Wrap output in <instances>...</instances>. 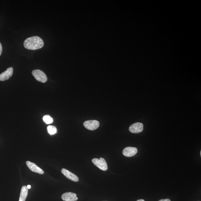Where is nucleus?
<instances>
[{"label": "nucleus", "instance_id": "obj_1", "mask_svg": "<svg viewBox=\"0 0 201 201\" xmlns=\"http://www.w3.org/2000/svg\"><path fill=\"white\" fill-rule=\"evenodd\" d=\"M44 45L43 40L38 36L29 37L25 40L24 43L25 48L30 50L40 49L43 48Z\"/></svg>", "mask_w": 201, "mask_h": 201}, {"label": "nucleus", "instance_id": "obj_2", "mask_svg": "<svg viewBox=\"0 0 201 201\" xmlns=\"http://www.w3.org/2000/svg\"><path fill=\"white\" fill-rule=\"evenodd\" d=\"M32 74L39 82L45 83L48 81L46 74L40 70H35L32 71Z\"/></svg>", "mask_w": 201, "mask_h": 201}, {"label": "nucleus", "instance_id": "obj_3", "mask_svg": "<svg viewBox=\"0 0 201 201\" xmlns=\"http://www.w3.org/2000/svg\"><path fill=\"white\" fill-rule=\"evenodd\" d=\"M92 161L94 164L100 170L105 171L108 169L107 165L104 159L100 158L99 160L97 158H94Z\"/></svg>", "mask_w": 201, "mask_h": 201}, {"label": "nucleus", "instance_id": "obj_4", "mask_svg": "<svg viewBox=\"0 0 201 201\" xmlns=\"http://www.w3.org/2000/svg\"><path fill=\"white\" fill-rule=\"evenodd\" d=\"M84 126L89 130H94L99 127L100 122L95 120H90L85 121L84 123Z\"/></svg>", "mask_w": 201, "mask_h": 201}, {"label": "nucleus", "instance_id": "obj_5", "mask_svg": "<svg viewBox=\"0 0 201 201\" xmlns=\"http://www.w3.org/2000/svg\"><path fill=\"white\" fill-rule=\"evenodd\" d=\"M143 130V124L140 122L136 123L131 125L129 128L130 132L133 133H139L142 132Z\"/></svg>", "mask_w": 201, "mask_h": 201}, {"label": "nucleus", "instance_id": "obj_6", "mask_svg": "<svg viewBox=\"0 0 201 201\" xmlns=\"http://www.w3.org/2000/svg\"><path fill=\"white\" fill-rule=\"evenodd\" d=\"M26 164L29 169L33 172L38 173L40 174H43L44 173V172L43 170H42L35 163H32L30 161H27L26 162Z\"/></svg>", "mask_w": 201, "mask_h": 201}, {"label": "nucleus", "instance_id": "obj_7", "mask_svg": "<svg viewBox=\"0 0 201 201\" xmlns=\"http://www.w3.org/2000/svg\"><path fill=\"white\" fill-rule=\"evenodd\" d=\"M13 74V68H9L4 72L0 74V81H2L7 80Z\"/></svg>", "mask_w": 201, "mask_h": 201}, {"label": "nucleus", "instance_id": "obj_8", "mask_svg": "<svg viewBox=\"0 0 201 201\" xmlns=\"http://www.w3.org/2000/svg\"><path fill=\"white\" fill-rule=\"evenodd\" d=\"M137 152V149L136 147H126L123 151V155L124 156L129 157L133 156Z\"/></svg>", "mask_w": 201, "mask_h": 201}, {"label": "nucleus", "instance_id": "obj_9", "mask_svg": "<svg viewBox=\"0 0 201 201\" xmlns=\"http://www.w3.org/2000/svg\"><path fill=\"white\" fill-rule=\"evenodd\" d=\"M61 199L64 201H75L77 200L78 198L75 193L72 192H67L62 194Z\"/></svg>", "mask_w": 201, "mask_h": 201}, {"label": "nucleus", "instance_id": "obj_10", "mask_svg": "<svg viewBox=\"0 0 201 201\" xmlns=\"http://www.w3.org/2000/svg\"><path fill=\"white\" fill-rule=\"evenodd\" d=\"M61 173L66 177L74 182H77L79 181V178L76 175L71 173L68 170L63 168L61 170Z\"/></svg>", "mask_w": 201, "mask_h": 201}, {"label": "nucleus", "instance_id": "obj_11", "mask_svg": "<svg viewBox=\"0 0 201 201\" xmlns=\"http://www.w3.org/2000/svg\"><path fill=\"white\" fill-rule=\"evenodd\" d=\"M28 193V189L27 186H22L21 189L19 201H25Z\"/></svg>", "mask_w": 201, "mask_h": 201}, {"label": "nucleus", "instance_id": "obj_12", "mask_svg": "<svg viewBox=\"0 0 201 201\" xmlns=\"http://www.w3.org/2000/svg\"><path fill=\"white\" fill-rule=\"evenodd\" d=\"M48 133L50 135H54L57 132V129L55 126H49L47 128Z\"/></svg>", "mask_w": 201, "mask_h": 201}, {"label": "nucleus", "instance_id": "obj_13", "mask_svg": "<svg viewBox=\"0 0 201 201\" xmlns=\"http://www.w3.org/2000/svg\"><path fill=\"white\" fill-rule=\"evenodd\" d=\"M43 120L45 124H50L53 122V120L52 118L49 115H45L43 118Z\"/></svg>", "mask_w": 201, "mask_h": 201}, {"label": "nucleus", "instance_id": "obj_14", "mask_svg": "<svg viewBox=\"0 0 201 201\" xmlns=\"http://www.w3.org/2000/svg\"><path fill=\"white\" fill-rule=\"evenodd\" d=\"M2 47L1 43H0V56L2 54Z\"/></svg>", "mask_w": 201, "mask_h": 201}, {"label": "nucleus", "instance_id": "obj_15", "mask_svg": "<svg viewBox=\"0 0 201 201\" xmlns=\"http://www.w3.org/2000/svg\"><path fill=\"white\" fill-rule=\"evenodd\" d=\"M158 201H171V200H170L169 199H161V200H160Z\"/></svg>", "mask_w": 201, "mask_h": 201}, {"label": "nucleus", "instance_id": "obj_16", "mask_svg": "<svg viewBox=\"0 0 201 201\" xmlns=\"http://www.w3.org/2000/svg\"><path fill=\"white\" fill-rule=\"evenodd\" d=\"M27 187L28 189H30L31 187V186L30 185H28L27 186Z\"/></svg>", "mask_w": 201, "mask_h": 201}, {"label": "nucleus", "instance_id": "obj_17", "mask_svg": "<svg viewBox=\"0 0 201 201\" xmlns=\"http://www.w3.org/2000/svg\"><path fill=\"white\" fill-rule=\"evenodd\" d=\"M137 201H145L143 199H139V200H137Z\"/></svg>", "mask_w": 201, "mask_h": 201}, {"label": "nucleus", "instance_id": "obj_18", "mask_svg": "<svg viewBox=\"0 0 201 201\" xmlns=\"http://www.w3.org/2000/svg\"><path fill=\"white\" fill-rule=\"evenodd\" d=\"M200 156H201V151L200 152Z\"/></svg>", "mask_w": 201, "mask_h": 201}]
</instances>
